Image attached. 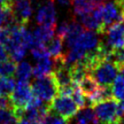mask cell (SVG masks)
Wrapping results in <instances>:
<instances>
[{
	"mask_svg": "<svg viewBox=\"0 0 124 124\" xmlns=\"http://www.w3.org/2000/svg\"><path fill=\"white\" fill-rule=\"evenodd\" d=\"M55 28L56 27L45 26V25H40L38 28H36L33 32V37L36 43V46H46V44H47L48 41L53 37Z\"/></svg>",
	"mask_w": 124,
	"mask_h": 124,
	"instance_id": "obj_12",
	"label": "cell"
},
{
	"mask_svg": "<svg viewBox=\"0 0 124 124\" xmlns=\"http://www.w3.org/2000/svg\"><path fill=\"white\" fill-rule=\"evenodd\" d=\"M93 2H95L96 4H101V3H104L105 0H92Z\"/></svg>",
	"mask_w": 124,
	"mask_h": 124,
	"instance_id": "obj_30",
	"label": "cell"
},
{
	"mask_svg": "<svg viewBox=\"0 0 124 124\" xmlns=\"http://www.w3.org/2000/svg\"><path fill=\"white\" fill-rule=\"evenodd\" d=\"M83 30H84L83 26L80 23H78L77 20H73L72 22L69 23V30L65 37V40L67 42V46L69 48L74 46L75 42L77 41V39L78 38V36L81 34Z\"/></svg>",
	"mask_w": 124,
	"mask_h": 124,
	"instance_id": "obj_16",
	"label": "cell"
},
{
	"mask_svg": "<svg viewBox=\"0 0 124 124\" xmlns=\"http://www.w3.org/2000/svg\"><path fill=\"white\" fill-rule=\"evenodd\" d=\"M16 62L13 59H8L6 61L0 62V76L1 77H12L16 73Z\"/></svg>",
	"mask_w": 124,
	"mask_h": 124,
	"instance_id": "obj_20",
	"label": "cell"
},
{
	"mask_svg": "<svg viewBox=\"0 0 124 124\" xmlns=\"http://www.w3.org/2000/svg\"><path fill=\"white\" fill-rule=\"evenodd\" d=\"M32 93L45 103L50 104L53 98L58 95L59 86L53 72L41 78H36L31 85Z\"/></svg>",
	"mask_w": 124,
	"mask_h": 124,
	"instance_id": "obj_2",
	"label": "cell"
},
{
	"mask_svg": "<svg viewBox=\"0 0 124 124\" xmlns=\"http://www.w3.org/2000/svg\"><path fill=\"white\" fill-rule=\"evenodd\" d=\"M69 23L70 22H67V21H64L60 24V26L58 27V30H57V35H59L60 37H62L63 39H65L67 33H68V30H69Z\"/></svg>",
	"mask_w": 124,
	"mask_h": 124,
	"instance_id": "obj_25",
	"label": "cell"
},
{
	"mask_svg": "<svg viewBox=\"0 0 124 124\" xmlns=\"http://www.w3.org/2000/svg\"><path fill=\"white\" fill-rule=\"evenodd\" d=\"M117 100L114 98L101 101L93 105V109L101 124H107L117 119Z\"/></svg>",
	"mask_w": 124,
	"mask_h": 124,
	"instance_id": "obj_5",
	"label": "cell"
},
{
	"mask_svg": "<svg viewBox=\"0 0 124 124\" xmlns=\"http://www.w3.org/2000/svg\"><path fill=\"white\" fill-rule=\"evenodd\" d=\"M57 1L62 6H68V5L73 4V0H57Z\"/></svg>",
	"mask_w": 124,
	"mask_h": 124,
	"instance_id": "obj_27",
	"label": "cell"
},
{
	"mask_svg": "<svg viewBox=\"0 0 124 124\" xmlns=\"http://www.w3.org/2000/svg\"><path fill=\"white\" fill-rule=\"evenodd\" d=\"M103 4L104 3H101L97 5L92 11L79 16L80 24L83 26L84 29L94 31L100 35H103L105 33V28H104L103 19H102Z\"/></svg>",
	"mask_w": 124,
	"mask_h": 124,
	"instance_id": "obj_6",
	"label": "cell"
},
{
	"mask_svg": "<svg viewBox=\"0 0 124 124\" xmlns=\"http://www.w3.org/2000/svg\"><path fill=\"white\" fill-rule=\"evenodd\" d=\"M16 23L25 26L32 15L31 0H8Z\"/></svg>",
	"mask_w": 124,
	"mask_h": 124,
	"instance_id": "obj_8",
	"label": "cell"
},
{
	"mask_svg": "<svg viewBox=\"0 0 124 124\" xmlns=\"http://www.w3.org/2000/svg\"><path fill=\"white\" fill-rule=\"evenodd\" d=\"M0 108H14L10 96L0 95Z\"/></svg>",
	"mask_w": 124,
	"mask_h": 124,
	"instance_id": "obj_24",
	"label": "cell"
},
{
	"mask_svg": "<svg viewBox=\"0 0 124 124\" xmlns=\"http://www.w3.org/2000/svg\"><path fill=\"white\" fill-rule=\"evenodd\" d=\"M32 67L28 62L21 61L16 69V78L18 80H28L32 75Z\"/></svg>",
	"mask_w": 124,
	"mask_h": 124,
	"instance_id": "obj_18",
	"label": "cell"
},
{
	"mask_svg": "<svg viewBox=\"0 0 124 124\" xmlns=\"http://www.w3.org/2000/svg\"><path fill=\"white\" fill-rule=\"evenodd\" d=\"M8 59H10V55H9L6 47L0 44V62L6 61Z\"/></svg>",
	"mask_w": 124,
	"mask_h": 124,
	"instance_id": "obj_26",
	"label": "cell"
},
{
	"mask_svg": "<svg viewBox=\"0 0 124 124\" xmlns=\"http://www.w3.org/2000/svg\"><path fill=\"white\" fill-rule=\"evenodd\" d=\"M46 124H68V120L60 116L59 114L49 110L46 116Z\"/></svg>",
	"mask_w": 124,
	"mask_h": 124,
	"instance_id": "obj_23",
	"label": "cell"
},
{
	"mask_svg": "<svg viewBox=\"0 0 124 124\" xmlns=\"http://www.w3.org/2000/svg\"><path fill=\"white\" fill-rule=\"evenodd\" d=\"M52 70H53V60L50 59L49 57V58L38 61L37 65L32 70V74L34 75L35 78H41L52 73Z\"/></svg>",
	"mask_w": 124,
	"mask_h": 124,
	"instance_id": "obj_17",
	"label": "cell"
},
{
	"mask_svg": "<svg viewBox=\"0 0 124 124\" xmlns=\"http://www.w3.org/2000/svg\"><path fill=\"white\" fill-rule=\"evenodd\" d=\"M16 86V80L13 77L0 76V95L10 96Z\"/></svg>",
	"mask_w": 124,
	"mask_h": 124,
	"instance_id": "obj_19",
	"label": "cell"
},
{
	"mask_svg": "<svg viewBox=\"0 0 124 124\" xmlns=\"http://www.w3.org/2000/svg\"><path fill=\"white\" fill-rule=\"evenodd\" d=\"M32 94L31 85L29 84L28 80H17L13 92L10 94L13 107L25 108Z\"/></svg>",
	"mask_w": 124,
	"mask_h": 124,
	"instance_id": "obj_7",
	"label": "cell"
},
{
	"mask_svg": "<svg viewBox=\"0 0 124 124\" xmlns=\"http://www.w3.org/2000/svg\"><path fill=\"white\" fill-rule=\"evenodd\" d=\"M78 105L70 96L56 95L49 104V110L59 114L67 120L72 119L78 110Z\"/></svg>",
	"mask_w": 124,
	"mask_h": 124,
	"instance_id": "obj_3",
	"label": "cell"
},
{
	"mask_svg": "<svg viewBox=\"0 0 124 124\" xmlns=\"http://www.w3.org/2000/svg\"><path fill=\"white\" fill-rule=\"evenodd\" d=\"M107 124H124V121H123V118H117L111 122H108Z\"/></svg>",
	"mask_w": 124,
	"mask_h": 124,
	"instance_id": "obj_28",
	"label": "cell"
},
{
	"mask_svg": "<svg viewBox=\"0 0 124 124\" xmlns=\"http://www.w3.org/2000/svg\"><path fill=\"white\" fill-rule=\"evenodd\" d=\"M97 34L98 33H96L94 31L84 29L81 32V34L78 36V38L77 39V41L75 42V44L72 47L79 48L85 52L94 51L98 47L100 41H101L99 39V37L97 36Z\"/></svg>",
	"mask_w": 124,
	"mask_h": 124,
	"instance_id": "obj_9",
	"label": "cell"
},
{
	"mask_svg": "<svg viewBox=\"0 0 124 124\" xmlns=\"http://www.w3.org/2000/svg\"><path fill=\"white\" fill-rule=\"evenodd\" d=\"M112 94L118 102L124 99V66H120L118 74L111 85Z\"/></svg>",
	"mask_w": 124,
	"mask_h": 124,
	"instance_id": "obj_14",
	"label": "cell"
},
{
	"mask_svg": "<svg viewBox=\"0 0 124 124\" xmlns=\"http://www.w3.org/2000/svg\"><path fill=\"white\" fill-rule=\"evenodd\" d=\"M18 119L11 108H0V124H16Z\"/></svg>",
	"mask_w": 124,
	"mask_h": 124,
	"instance_id": "obj_21",
	"label": "cell"
},
{
	"mask_svg": "<svg viewBox=\"0 0 124 124\" xmlns=\"http://www.w3.org/2000/svg\"><path fill=\"white\" fill-rule=\"evenodd\" d=\"M36 20L39 25L56 27V11L54 7V0H48L39 9Z\"/></svg>",
	"mask_w": 124,
	"mask_h": 124,
	"instance_id": "obj_10",
	"label": "cell"
},
{
	"mask_svg": "<svg viewBox=\"0 0 124 124\" xmlns=\"http://www.w3.org/2000/svg\"><path fill=\"white\" fill-rule=\"evenodd\" d=\"M105 40H102L106 47L109 51H114L124 47V21H120L110 25L105 33Z\"/></svg>",
	"mask_w": 124,
	"mask_h": 124,
	"instance_id": "obj_4",
	"label": "cell"
},
{
	"mask_svg": "<svg viewBox=\"0 0 124 124\" xmlns=\"http://www.w3.org/2000/svg\"><path fill=\"white\" fill-rule=\"evenodd\" d=\"M31 51H32L33 57L37 61H41V60H44V59H46V58H49L50 57L46 46H35L34 48L31 49Z\"/></svg>",
	"mask_w": 124,
	"mask_h": 124,
	"instance_id": "obj_22",
	"label": "cell"
},
{
	"mask_svg": "<svg viewBox=\"0 0 124 124\" xmlns=\"http://www.w3.org/2000/svg\"><path fill=\"white\" fill-rule=\"evenodd\" d=\"M74 117V124H101L91 106L81 108Z\"/></svg>",
	"mask_w": 124,
	"mask_h": 124,
	"instance_id": "obj_11",
	"label": "cell"
},
{
	"mask_svg": "<svg viewBox=\"0 0 124 124\" xmlns=\"http://www.w3.org/2000/svg\"><path fill=\"white\" fill-rule=\"evenodd\" d=\"M16 124H30V123H29V121H27L26 119L21 118V119H19V120L17 121V123H16Z\"/></svg>",
	"mask_w": 124,
	"mask_h": 124,
	"instance_id": "obj_29",
	"label": "cell"
},
{
	"mask_svg": "<svg viewBox=\"0 0 124 124\" xmlns=\"http://www.w3.org/2000/svg\"><path fill=\"white\" fill-rule=\"evenodd\" d=\"M63 41L64 39L60 37L59 35H56L55 37L53 36L47 43L46 49L49 53V56L52 57V59H56L60 56H62L63 53Z\"/></svg>",
	"mask_w": 124,
	"mask_h": 124,
	"instance_id": "obj_15",
	"label": "cell"
},
{
	"mask_svg": "<svg viewBox=\"0 0 124 124\" xmlns=\"http://www.w3.org/2000/svg\"><path fill=\"white\" fill-rule=\"evenodd\" d=\"M79 89L81 90V92L83 93V95L85 96V98H89L91 97L99 88V84L97 83V81L89 75L87 74L86 76H84L80 81L78 83Z\"/></svg>",
	"mask_w": 124,
	"mask_h": 124,
	"instance_id": "obj_13",
	"label": "cell"
},
{
	"mask_svg": "<svg viewBox=\"0 0 124 124\" xmlns=\"http://www.w3.org/2000/svg\"><path fill=\"white\" fill-rule=\"evenodd\" d=\"M119 67L113 61L104 58L98 60L89 70V75L97 81L99 85H111L114 81Z\"/></svg>",
	"mask_w": 124,
	"mask_h": 124,
	"instance_id": "obj_1",
	"label": "cell"
}]
</instances>
